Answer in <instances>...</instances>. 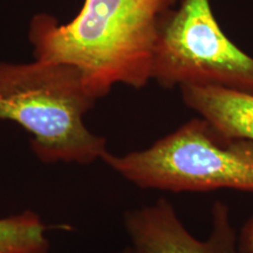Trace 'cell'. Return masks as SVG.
<instances>
[{"label":"cell","mask_w":253,"mask_h":253,"mask_svg":"<svg viewBox=\"0 0 253 253\" xmlns=\"http://www.w3.org/2000/svg\"><path fill=\"white\" fill-rule=\"evenodd\" d=\"M123 225L130 239V253H240L238 231L229 205L221 201L212 205L211 231L204 240L186 229L167 198L126 211Z\"/></svg>","instance_id":"5"},{"label":"cell","mask_w":253,"mask_h":253,"mask_svg":"<svg viewBox=\"0 0 253 253\" xmlns=\"http://www.w3.org/2000/svg\"><path fill=\"white\" fill-rule=\"evenodd\" d=\"M121 253H130V250H129V248H126Z\"/></svg>","instance_id":"9"},{"label":"cell","mask_w":253,"mask_h":253,"mask_svg":"<svg viewBox=\"0 0 253 253\" xmlns=\"http://www.w3.org/2000/svg\"><path fill=\"white\" fill-rule=\"evenodd\" d=\"M151 80L166 88L216 87L253 95V58L226 37L210 0H182L161 24Z\"/></svg>","instance_id":"4"},{"label":"cell","mask_w":253,"mask_h":253,"mask_svg":"<svg viewBox=\"0 0 253 253\" xmlns=\"http://www.w3.org/2000/svg\"><path fill=\"white\" fill-rule=\"evenodd\" d=\"M96 101L66 63L0 62V122L30 132L32 151L42 163L88 166L102 158L106 138L84 125Z\"/></svg>","instance_id":"2"},{"label":"cell","mask_w":253,"mask_h":253,"mask_svg":"<svg viewBox=\"0 0 253 253\" xmlns=\"http://www.w3.org/2000/svg\"><path fill=\"white\" fill-rule=\"evenodd\" d=\"M183 102L224 134L253 141V95L216 87L179 88Z\"/></svg>","instance_id":"6"},{"label":"cell","mask_w":253,"mask_h":253,"mask_svg":"<svg viewBox=\"0 0 253 253\" xmlns=\"http://www.w3.org/2000/svg\"><path fill=\"white\" fill-rule=\"evenodd\" d=\"M238 249L240 253H253V213L238 231Z\"/></svg>","instance_id":"8"},{"label":"cell","mask_w":253,"mask_h":253,"mask_svg":"<svg viewBox=\"0 0 253 253\" xmlns=\"http://www.w3.org/2000/svg\"><path fill=\"white\" fill-rule=\"evenodd\" d=\"M0 253H50L41 217L32 210L0 218Z\"/></svg>","instance_id":"7"},{"label":"cell","mask_w":253,"mask_h":253,"mask_svg":"<svg viewBox=\"0 0 253 253\" xmlns=\"http://www.w3.org/2000/svg\"><path fill=\"white\" fill-rule=\"evenodd\" d=\"M176 0H84L66 24L38 14L28 31L38 60L61 62L80 73L96 100L115 84L140 89L151 80L163 18Z\"/></svg>","instance_id":"1"},{"label":"cell","mask_w":253,"mask_h":253,"mask_svg":"<svg viewBox=\"0 0 253 253\" xmlns=\"http://www.w3.org/2000/svg\"><path fill=\"white\" fill-rule=\"evenodd\" d=\"M101 161L140 189L172 192L236 190L253 194V141L194 118L142 150Z\"/></svg>","instance_id":"3"}]
</instances>
